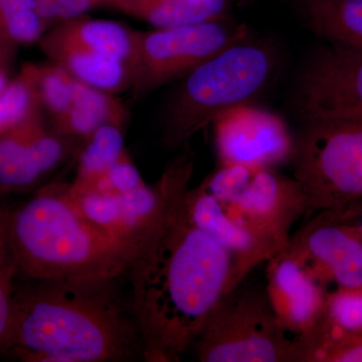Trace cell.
<instances>
[{
  "instance_id": "obj_5",
  "label": "cell",
  "mask_w": 362,
  "mask_h": 362,
  "mask_svg": "<svg viewBox=\"0 0 362 362\" xmlns=\"http://www.w3.org/2000/svg\"><path fill=\"white\" fill-rule=\"evenodd\" d=\"M278 64L273 45L247 37L180 78L164 112L166 146L182 147L226 112L252 104L270 85Z\"/></svg>"
},
{
  "instance_id": "obj_15",
  "label": "cell",
  "mask_w": 362,
  "mask_h": 362,
  "mask_svg": "<svg viewBox=\"0 0 362 362\" xmlns=\"http://www.w3.org/2000/svg\"><path fill=\"white\" fill-rule=\"evenodd\" d=\"M128 110L111 93L73 77V100L65 115L52 123L54 130L70 139L87 140L104 125L124 128Z\"/></svg>"
},
{
  "instance_id": "obj_23",
  "label": "cell",
  "mask_w": 362,
  "mask_h": 362,
  "mask_svg": "<svg viewBox=\"0 0 362 362\" xmlns=\"http://www.w3.org/2000/svg\"><path fill=\"white\" fill-rule=\"evenodd\" d=\"M35 80L42 111L56 122L69 111L73 100V77L54 64L35 65Z\"/></svg>"
},
{
  "instance_id": "obj_12",
  "label": "cell",
  "mask_w": 362,
  "mask_h": 362,
  "mask_svg": "<svg viewBox=\"0 0 362 362\" xmlns=\"http://www.w3.org/2000/svg\"><path fill=\"white\" fill-rule=\"evenodd\" d=\"M285 251L324 287L329 282L342 287L362 284V243L358 233L330 211L312 216L291 235Z\"/></svg>"
},
{
  "instance_id": "obj_20",
  "label": "cell",
  "mask_w": 362,
  "mask_h": 362,
  "mask_svg": "<svg viewBox=\"0 0 362 362\" xmlns=\"http://www.w3.org/2000/svg\"><path fill=\"white\" fill-rule=\"evenodd\" d=\"M35 80V64H26L0 94V135L42 111Z\"/></svg>"
},
{
  "instance_id": "obj_27",
  "label": "cell",
  "mask_w": 362,
  "mask_h": 362,
  "mask_svg": "<svg viewBox=\"0 0 362 362\" xmlns=\"http://www.w3.org/2000/svg\"><path fill=\"white\" fill-rule=\"evenodd\" d=\"M111 0H35L40 18L49 26L85 16L97 6H109Z\"/></svg>"
},
{
  "instance_id": "obj_4",
  "label": "cell",
  "mask_w": 362,
  "mask_h": 362,
  "mask_svg": "<svg viewBox=\"0 0 362 362\" xmlns=\"http://www.w3.org/2000/svg\"><path fill=\"white\" fill-rule=\"evenodd\" d=\"M214 232L243 251H284L291 230L306 216L307 202L294 177L275 168L218 165L202 181Z\"/></svg>"
},
{
  "instance_id": "obj_8",
  "label": "cell",
  "mask_w": 362,
  "mask_h": 362,
  "mask_svg": "<svg viewBox=\"0 0 362 362\" xmlns=\"http://www.w3.org/2000/svg\"><path fill=\"white\" fill-rule=\"evenodd\" d=\"M247 37L244 26L233 28L223 21L138 32L130 66L133 97L145 96L185 77L206 59Z\"/></svg>"
},
{
  "instance_id": "obj_28",
  "label": "cell",
  "mask_w": 362,
  "mask_h": 362,
  "mask_svg": "<svg viewBox=\"0 0 362 362\" xmlns=\"http://www.w3.org/2000/svg\"><path fill=\"white\" fill-rule=\"evenodd\" d=\"M326 211H330L339 220L354 226L362 243V199Z\"/></svg>"
},
{
  "instance_id": "obj_22",
  "label": "cell",
  "mask_w": 362,
  "mask_h": 362,
  "mask_svg": "<svg viewBox=\"0 0 362 362\" xmlns=\"http://www.w3.org/2000/svg\"><path fill=\"white\" fill-rule=\"evenodd\" d=\"M13 206L0 204V352H4L11 330L18 265L9 238V218Z\"/></svg>"
},
{
  "instance_id": "obj_10",
  "label": "cell",
  "mask_w": 362,
  "mask_h": 362,
  "mask_svg": "<svg viewBox=\"0 0 362 362\" xmlns=\"http://www.w3.org/2000/svg\"><path fill=\"white\" fill-rule=\"evenodd\" d=\"M267 263V294L279 323L311 362L327 333L325 287L285 250Z\"/></svg>"
},
{
  "instance_id": "obj_16",
  "label": "cell",
  "mask_w": 362,
  "mask_h": 362,
  "mask_svg": "<svg viewBox=\"0 0 362 362\" xmlns=\"http://www.w3.org/2000/svg\"><path fill=\"white\" fill-rule=\"evenodd\" d=\"M47 32L57 39L121 59L129 69L134 59L138 32L116 21L82 16L57 23Z\"/></svg>"
},
{
  "instance_id": "obj_11",
  "label": "cell",
  "mask_w": 362,
  "mask_h": 362,
  "mask_svg": "<svg viewBox=\"0 0 362 362\" xmlns=\"http://www.w3.org/2000/svg\"><path fill=\"white\" fill-rule=\"evenodd\" d=\"M220 165L275 168L293 160L296 139L280 116L252 104L226 112L214 123Z\"/></svg>"
},
{
  "instance_id": "obj_3",
  "label": "cell",
  "mask_w": 362,
  "mask_h": 362,
  "mask_svg": "<svg viewBox=\"0 0 362 362\" xmlns=\"http://www.w3.org/2000/svg\"><path fill=\"white\" fill-rule=\"evenodd\" d=\"M69 185H47L11 209L9 238L23 280L114 281L139 252L80 214Z\"/></svg>"
},
{
  "instance_id": "obj_17",
  "label": "cell",
  "mask_w": 362,
  "mask_h": 362,
  "mask_svg": "<svg viewBox=\"0 0 362 362\" xmlns=\"http://www.w3.org/2000/svg\"><path fill=\"white\" fill-rule=\"evenodd\" d=\"M110 7L156 28L223 21L228 13L226 0H113Z\"/></svg>"
},
{
  "instance_id": "obj_19",
  "label": "cell",
  "mask_w": 362,
  "mask_h": 362,
  "mask_svg": "<svg viewBox=\"0 0 362 362\" xmlns=\"http://www.w3.org/2000/svg\"><path fill=\"white\" fill-rule=\"evenodd\" d=\"M125 151L123 129L104 125L86 140L78 158L77 175L70 185L76 192L90 189Z\"/></svg>"
},
{
  "instance_id": "obj_9",
  "label": "cell",
  "mask_w": 362,
  "mask_h": 362,
  "mask_svg": "<svg viewBox=\"0 0 362 362\" xmlns=\"http://www.w3.org/2000/svg\"><path fill=\"white\" fill-rule=\"evenodd\" d=\"M293 106L304 121L362 122V52L326 42L298 74Z\"/></svg>"
},
{
  "instance_id": "obj_2",
  "label": "cell",
  "mask_w": 362,
  "mask_h": 362,
  "mask_svg": "<svg viewBox=\"0 0 362 362\" xmlns=\"http://www.w3.org/2000/svg\"><path fill=\"white\" fill-rule=\"evenodd\" d=\"M4 352L30 362L129 361L142 354L114 281L23 280Z\"/></svg>"
},
{
  "instance_id": "obj_21",
  "label": "cell",
  "mask_w": 362,
  "mask_h": 362,
  "mask_svg": "<svg viewBox=\"0 0 362 362\" xmlns=\"http://www.w3.org/2000/svg\"><path fill=\"white\" fill-rule=\"evenodd\" d=\"M35 0H0V40L18 47L39 42L49 30Z\"/></svg>"
},
{
  "instance_id": "obj_18",
  "label": "cell",
  "mask_w": 362,
  "mask_h": 362,
  "mask_svg": "<svg viewBox=\"0 0 362 362\" xmlns=\"http://www.w3.org/2000/svg\"><path fill=\"white\" fill-rule=\"evenodd\" d=\"M300 11L317 37L362 52V0H300Z\"/></svg>"
},
{
  "instance_id": "obj_30",
  "label": "cell",
  "mask_w": 362,
  "mask_h": 362,
  "mask_svg": "<svg viewBox=\"0 0 362 362\" xmlns=\"http://www.w3.org/2000/svg\"><path fill=\"white\" fill-rule=\"evenodd\" d=\"M9 80H11V78H9V71L0 69V94H1L4 88L6 87V85L8 84Z\"/></svg>"
},
{
  "instance_id": "obj_31",
  "label": "cell",
  "mask_w": 362,
  "mask_h": 362,
  "mask_svg": "<svg viewBox=\"0 0 362 362\" xmlns=\"http://www.w3.org/2000/svg\"><path fill=\"white\" fill-rule=\"evenodd\" d=\"M112 1H113V0H111V1H110V6H111V4H112ZM110 6H109V7H110Z\"/></svg>"
},
{
  "instance_id": "obj_13",
  "label": "cell",
  "mask_w": 362,
  "mask_h": 362,
  "mask_svg": "<svg viewBox=\"0 0 362 362\" xmlns=\"http://www.w3.org/2000/svg\"><path fill=\"white\" fill-rule=\"evenodd\" d=\"M42 113L0 135V194L30 192L68 156L70 138L47 129Z\"/></svg>"
},
{
  "instance_id": "obj_1",
  "label": "cell",
  "mask_w": 362,
  "mask_h": 362,
  "mask_svg": "<svg viewBox=\"0 0 362 362\" xmlns=\"http://www.w3.org/2000/svg\"><path fill=\"white\" fill-rule=\"evenodd\" d=\"M188 188L171 202L128 270L146 361H180L218 302L245 280L230 252L188 216Z\"/></svg>"
},
{
  "instance_id": "obj_14",
  "label": "cell",
  "mask_w": 362,
  "mask_h": 362,
  "mask_svg": "<svg viewBox=\"0 0 362 362\" xmlns=\"http://www.w3.org/2000/svg\"><path fill=\"white\" fill-rule=\"evenodd\" d=\"M37 44L51 63L85 84L111 94L130 88L129 66L121 59L57 39L47 32Z\"/></svg>"
},
{
  "instance_id": "obj_24",
  "label": "cell",
  "mask_w": 362,
  "mask_h": 362,
  "mask_svg": "<svg viewBox=\"0 0 362 362\" xmlns=\"http://www.w3.org/2000/svg\"><path fill=\"white\" fill-rule=\"evenodd\" d=\"M326 325L327 333L362 329V284L337 286V289L327 293Z\"/></svg>"
},
{
  "instance_id": "obj_6",
  "label": "cell",
  "mask_w": 362,
  "mask_h": 362,
  "mask_svg": "<svg viewBox=\"0 0 362 362\" xmlns=\"http://www.w3.org/2000/svg\"><path fill=\"white\" fill-rule=\"evenodd\" d=\"M194 343L202 362H303L266 288L243 283L218 302Z\"/></svg>"
},
{
  "instance_id": "obj_25",
  "label": "cell",
  "mask_w": 362,
  "mask_h": 362,
  "mask_svg": "<svg viewBox=\"0 0 362 362\" xmlns=\"http://www.w3.org/2000/svg\"><path fill=\"white\" fill-rule=\"evenodd\" d=\"M311 362H362V329L329 331Z\"/></svg>"
},
{
  "instance_id": "obj_26",
  "label": "cell",
  "mask_w": 362,
  "mask_h": 362,
  "mask_svg": "<svg viewBox=\"0 0 362 362\" xmlns=\"http://www.w3.org/2000/svg\"><path fill=\"white\" fill-rule=\"evenodd\" d=\"M143 183H144V181H143L139 171L130 160L129 156H128L125 150L120 158L108 169V171L97 181L96 185L90 187V189L106 192V194H117L134 189ZM82 192H84V190H82Z\"/></svg>"
},
{
  "instance_id": "obj_7",
  "label": "cell",
  "mask_w": 362,
  "mask_h": 362,
  "mask_svg": "<svg viewBox=\"0 0 362 362\" xmlns=\"http://www.w3.org/2000/svg\"><path fill=\"white\" fill-rule=\"evenodd\" d=\"M304 123L293 162L306 197L305 216L362 199V122Z\"/></svg>"
},
{
  "instance_id": "obj_29",
  "label": "cell",
  "mask_w": 362,
  "mask_h": 362,
  "mask_svg": "<svg viewBox=\"0 0 362 362\" xmlns=\"http://www.w3.org/2000/svg\"><path fill=\"white\" fill-rule=\"evenodd\" d=\"M16 51H18V47L0 40V69L11 70L14 59H16Z\"/></svg>"
}]
</instances>
